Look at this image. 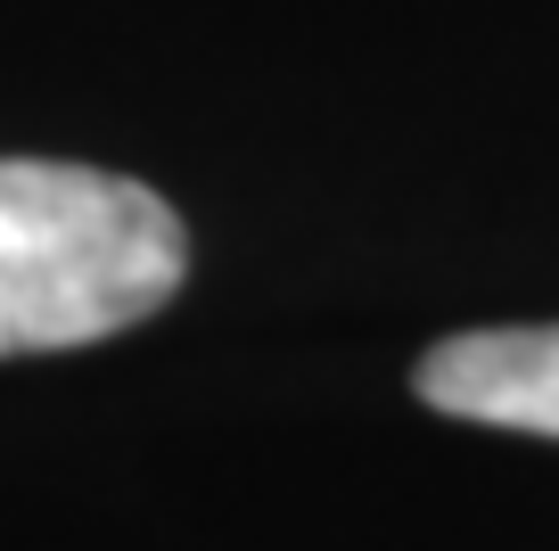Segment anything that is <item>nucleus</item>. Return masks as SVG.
Returning a JSON list of instances; mask_svg holds the SVG:
<instances>
[{"label":"nucleus","instance_id":"f257e3e1","mask_svg":"<svg viewBox=\"0 0 559 551\" xmlns=\"http://www.w3.org/2000/svg\"><path fill=\"white\" fill-rule=\"evenodd\" d=\"M181 272V214L148 181L0 156V354L99 345L174 305Z\"/></svg>","mask_w":559,"mask_h":551},{"label":"nucleus","instance_id":"f03ea898","mask_svg":"<svg viewBox=\"0 0 559 551\" xmlns=\"http://www.w3.org/2000/svg\"><path fill=\"white\" fill-rule=\"evenodd\" d=\"M419 403H437L477 429L559 436V321L543 329H461L428 345L412 371Z\"/></svg>","mask_w":559,"mask_h":551}]
</instances>
